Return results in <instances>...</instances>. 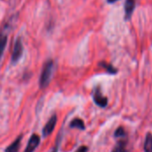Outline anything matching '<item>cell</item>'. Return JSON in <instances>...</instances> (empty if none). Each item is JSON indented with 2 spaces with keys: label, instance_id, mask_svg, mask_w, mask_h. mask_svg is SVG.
<instances>
[{
  "label": "cell",
  "instance_id": "9",
  "mask_svg": "<svg viewBox=\"0 0 152 152\" xmlns=\"http://www.w3.org/2000/svg\"><path fill=\"white\" fill-rule=\"evenodd\" d=\"M69 128H71V129L76 128V129L84 131V130H86V125H85V123H84V121L82 119H80V118H74L69 123Z\"/></svg>",
  "mask_w": 152,
  "mask_h": 152
},
{
  "label": "cell",
  "instance_id": "1",
  "mask_svg": "<svg viewBox=\"0 0 152 152\" xmlns=\"http://www.w3.org/2000/svg\"><path fill=\"white\" fill-rule=\"evenodd\" d=\"M53 62L52 60H49L45 63L40 76L39 85L41 89H45L48 86L53 74Z\"/></svg>",
  "mask_w": 152,
  "mask_h": 152
},
{
  "label": "cell",
  "instance_id": "3",
  "mask_svg": "<svg viewBox=\"0 0 152 152\" xmlns=\"http://www.w3.org/2000/svg\"><path fill=\"white\" fill-rule=\"evenodd\" d=\"M57 123V116L53 115L50 117V119L48 120V122L45 124V125L44 126L43 130H42V136L43 138H46L47 136H49L54 130L55 125Z\"/></svg>",
  "mask_w": 152,
  "mask_h": 152
},
{
  "label": "cell",
  "instance_id": "13",
  "mask_svg": "<svg viewBox=\"0 0 152 152\" xmlns=\"http://www.w3.org/2000/svg\"><path fill=\"white\" fill-rule=\"evenodd\" d=\"M125 136H126V131H125L124 127L119 126L118 128L116 129V131L114 133V138L115 139H118V138H120V137H125Z\"/></svg>",
  "mask_w": 152,
  "mask_h": 152
},
{
  "label": "cell",
  "instance_id": "12",
  "mask_svg": "<svg viewBox=\"0 0 152 152\" xmlns=\"http://www.w3.org/2000/svg\"><path fill=\"white\" fill-rule=\"evenodd\" d=\"M6 42H7V35L4 31H1L0 32V58L4 51Z\"/></svg>",
  "mask_w": 152,
  "mask_h": 152
},
{
  "label": "cell",
  "instance_id": "7",
  "mask_svg": "<svg viewBox=\"0 0 152 152\" xmlns=\"http://www.w3.org/2000/svg\"><path fill=\"white\" fill-rule=\"evenodd\" d=\"M136 2L135 0H126L125 3V20L129 21L134 11Z\"/></svg>",
  "mask_w": 152,
  "mask_h": 152
},
{
  "label": "cell",
  "instance_id": "10",
  "mask_svg": "<svg viewBox=\"0 0 152 152\" xmlns=\"http://www.w3.org/2000/svg\"><path fill=\"white\" fill-rule=\"evenodd\" d=\"M143 151L144 152H152V133L151 132L146 133L143 143Z\"/></svg>",
  "mask_w": 152,
  "mask_h": 152
},
{
  "label": "cell",
  "instance_id": "16",
  "mask_svg": "<svg viewBox=\"0 0 152 152\" xmlns=\"http://www.w3.org/2000/svg\"><path fill=\"white\" fill-rule=\"evenodd\" d=\"M117 1H118V0H107V2H108L109 4H113V3H115V2H117Z\"/></svg>",
  "mask_w": 152,
  "mask_h": 152
},
{
  "label": "cell",
  "instance_id": "6",
  "mask_svg": "<svg viewBox=\"0 0 152 152\" xmlns=\"http://www.w3.org/2000/svg\"><path fill=\"white\" fill-rule=\"evenodd\" d=\"M117 142L113 147L111 152H129L127 150V139L126 136L117 139Z\"/></svg>",
  "mask_w": 152,
  "mask_h": 152
},
{
  "label": "cell",
  "instance_id": "11",
  "mask_svg": "<svg viewBox=\"0 0 152 152\" xmlns=\"http://www.w3.org/2000/svg\"><path fill=\"white\" fill-rule=\"evenodd\" d=\"M99 65L102 66V68H104L106 70V72L110 74H116L118 73V70L110 64H108L106 62H101L99 63Z\"/></svg>",
  "mask_w": 152,
  "mask_h": 152
},
{
  "label": "cell",
  "instance_id": "4",
  "mask_svg": "<svg viewBox=\"0 0 152 152\" xmlns=\"http://www.w3.org/2000/svg\"><path fill=\"white\" fill-rule=\"evenodd\" d=\"M40 142H41L40 136L36 133H33L28 142V144L25 148L24 152H34L36 151V149L39 146Z\"/></svg>",
  "mask_w": 152,
  "mask_h": 152
},
{
  "label": "cell",
  "instance_id": "2",
  "mask_svg": "<svg viewBox=\"0 0 152 152\" xmlns=\"http://www.w3.org/2000/svg\"><path fill=\"white\" fill-rule=\"evenodd\" d=\"M93 99H94V103L102 108H104L108 106V102H109L108 99L107 97L102 95L100 87H97L94 89V93H93Z\"/></svg>",
  "mask_w": 152,
  "mask_h": 152
},
{
  "label": "cell",
  "instance_id": "8",
  "mask_svg": "<svg viewBox=\"0 0 152 152\" xmlns=\"http://www.w3.org/2000/svg\"><path fill=\"white\" fill-rule=\"evenodd\" d=\"M22 138H23V135L20 134L9 146L6 147V149L4 150V152H19Z\"/></svg>",
  "mask_w": 152,
  "mask_h": 152
},
{
  "label": "cell",
  "instance_id": "14",
  "mask_svg": "<svg viewBox=\"0 0 152 152\" xmlns=\"http://www.w3.org/2000/svg\"><path fill=\"white\" fill-rule=\"evenodd\" d=\"M61 132L59 133V135L58 137L56 138V142H55V145L53 147V149L52 150L51 152H59V149H60V144H61Z\"/></svg>",
  "mask_w": 152,
  "mask_h": 152
},
{
  "label": "cell",
  "instance_id": "5",
  "mask_svg": "<svg viewBox=\"0 0 152 152\" xmlns=\"http://www.w3.org/2000/svg\"><path fill=\"white\" fill-rule=\"evenodd\" d=\"M22 52H23V46H22L21 39H17L14 43V47H13V50H12V62L16 63L20 58Z\"/></svg>",
  "mask_w": 152,
  "mask_h": 152
},
{
  "label": "cell",
  "instance_id": "15",
  "mask_svg": "<svg viewBox=\"0 0 152 152\" xmlns=\"http://www.w3.org/2000/svg\"><path fill=\"white\" fill-rule=\"evenodd\" d=\"M88 151H89V148L87 146L82 145V146H80L75 152H88Z\"/></svg>",
  "mask_w": 152,
  "mask_h": 152
}]
</instances>
